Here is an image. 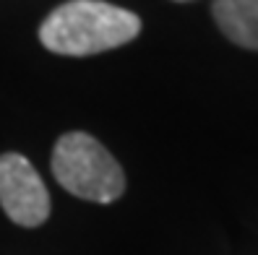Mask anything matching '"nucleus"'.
Here are the masks:
<instances>
[{
	"label": "nucleus",
	"instance_id": "1",
	"mask_svg": "<svg viewBox=\"0 0 258 255\" xmlns=\"http://www.w3.org/2000/svg\"><path fill=\"white\" fill-rule=\"evenodd\" d=\"M141 32L133 11L104 0H68L55 8L39 26V42L57 55H97L128 44Z\"/></svg>",
	"mask_w": 258,
	"mask_h": 255
},
{
	"label": "nucleus",
	"instance_id": "2",
	"mask_svg": "<svg viewBox=\"0 0 258 255\" xmlns=\"http://www.w3.org/2000/svg\"><path fill=\"white\" fill-rule=\"evenodd\" d=\"M52 175L68 193L94 203H112L125 190L123 167L89 133H66L55 143Z\"/></svg>",
	"mask_w": 258,
	"mask_h": 255
},
{
	"label": "nucleus",
	"instance_id": "3",
	"mask_svg": "<svg viewBox=\"0 0 258 255\" xmlns=\"http://www.w3.org/2000/svg\"><path fill=\"white\" fill-rule=\"evenodd\" d=\"M0 206L21 227H39L50 216V193L32 161L21 154L0 156Z\"/></svg>",
	"mask_w": 258,
	"mask_h": 255
},
{
	"label": "nucleus",
	"instance_id": "4",
	"mask_svg": "<svg viewBox=\"0 0 258 255\" xmlns=\"http://www.w3.org/2000/svg\"><path fill=\"white\" fill-rule=\"evenodd\" d=\"M214 19L230 42L258 50V0H217Z\"/></svg>",
	"mask_w": 258,
	"mask_h": 255
}]
</instances>
